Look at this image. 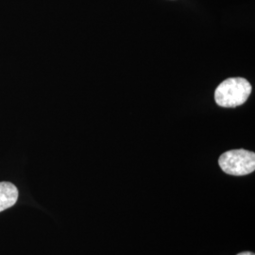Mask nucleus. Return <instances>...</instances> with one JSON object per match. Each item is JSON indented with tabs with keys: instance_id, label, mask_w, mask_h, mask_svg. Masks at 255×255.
Instances as JSON below:
<instances>
[{
	"instance_id": "nucleus-1",
	"label": "nucleus",
	"mask_w": 255,
	"mask_h": 255,
	"mask_svg": "<svg viewBox=\"0 0 255 255\" xmlns=\"http://www.w3.org/2000/svg\"><path fill=\"white\" fill-rule=\"evenodd\" d=\"M253 91L252 84L244 78H230L221 82L215 91L216 103L223 108L243 105Z\"/></svg>"
},
{
	"instance_id": "nucleus-2",
	"label": "nucleus",
	"mask_w": 255,
	"mask_h": 255,
	"mask_svg": "<svg viewBox=\"0 0 255 255\" xmlns=\"http://www.w3.org/2000/svg\"><path fill=\"white\" fill-rule=\"evenodd\" d=\"M220 168L229 175L245 176L255 170V154L246 149H233L220 155Z\"/></svg>"
},
{
	"instance_id": "nucleus-3",
	"label": "nucleus",
	"mask_w": 255,
	"mask_h": 255,
	"mask_svg": "<svg viewBox=\"0 0 255 255\" xmlns=\"http://www.w3.org/2000/svg\"><path fill=\"white\" fill-rule=\"evenodd\" d=\"M18 199V190L12 183L0 182V212L12 207Z\"/></svg>"
},
{
	"instance_id": "nucleus-4",
	"label": "nucleus",
	"mask_w": 255,
	"mask_h": 255,
	"mask_svg": "<svg viewBox=\"0 0 255 255\" xmlns=\"http://www.w3.org/2000/svg\"><path fill=\"white\" fill-rule=\"evenodd\" d=\"M255 255V254L250 253V252H246V253H241V254H239V255Z\"/></svg>"
}]
</instances>
